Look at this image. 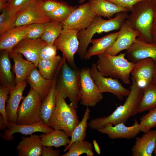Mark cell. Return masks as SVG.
<instances>
[{
    "mask_svg": "<svg viewBox=\"0 0 156 156\" xmlns=\"http://www.w3.org/2000/svg\"><path fill=\"white\" fill-rule=\"evenodd\" d=\"M130 88V92L124 104L117 107L110 115L93 119L88 123L91 129L96 130L108 124L115 125L119 123L125 124L131 117L138 113V109L143 94L142 88L134 80Z\"/></svg>",
    "mask_w": 156,
    "mask_h": 156,
    "instance_id": "cell-1",
    "label": "cell"
},
{
    "mask_svg": "<svg viewBox=\"0 0 156 156\" xmlns=\"http://www.w3.org/2000/svg\"><path fill=\"white\" fill-rule=\"evenodd\" d=\"M156 5L151 1H145L136 4L125 20L138 33L137 38L153 42L151 29L155 14Z\"/></svg>",
    "mask_w": 156,
    "mask_h": 156,
    "instance_id": "cell-2",
    "label": "cell"
},
{
    "mask_svg": "<svg viewBox=\"0 0 156 156\" xmlns=\"http://www.w3.org/2000/svg\"><path fill=\"white\" fill-rule=\"evenodd\" d=\"M128 15L127 12H120L107 20L97 16L87 28L79 31L77 34L79 45L77 53L80 59H84L87 48L95 34L119 29Z\"/></svg>",
    "mask_w": 156,
    "mask_h": 156,
    "instance_id": "cell-3",
    "label": "cell"
},
{
    "mask_svg": "<svg viewBox=\"0 0 156 156\" xmlns=\"http://www.w3.org/2000/svg\"><path fill=\"white\" fill-rule=\"evenodd\" d=\"M126 53L112 55L104 53L98 55L97 68L103 76L120 79L127 84L130 83L131 72L135 63L125 57Z\"/></svg>",
    "mask_w": 156,
    "mask_h": 156,
    "instance_id": "cell-4",
    "label": "cell"
},
{
    "mask_svg": "<svg viewBox=\"0 0 156 156\" xmlns=\"http://www.w3.org/2000/svg\"><path fill=\"white\" fill-rule=\"evenodd\" d=\"M63 57L60 76L56 81V90L65 99L68 98L70 103L77 109L80 99V70L69 66L63 55Z\"/></svg>",
    "mask_w": 156,
    "mask_h": 156,
    "instance_id": "cell-5",
    "label": "cell"
},
{
    "mask_svg": "<svg viewBox=\"0 0 156 156\" xmlns=\"http://www.w3.org/2000/svg\"><path fill=\"white\" fill-rule=\"evenodd\" d=\"M76 109L70 103L68 104L65 99L57 91L56 106L48 125L54 129L63 130L71 137L79 122Z\"/></svg>",
    "mask_w": 156,
    "mask_h": 156,
    "instance_id": "cell-6",
    "label": "cell"
},
{
    "mask_svg": "<svg viewBox=\"0 0 156 156\" xmlns=\"http://www.w3.org/2000/svg\"><path fill=\"white\" fill-rule=\"evenodd\" d=\"M42 101L39 93L31 88L27 95L23 97L19 106L16 123L30 125L40 120Z\"/></svg>",
    "mask_w": 156,
    "mask_h": 156,
    "instance_id": "cell-7",
    "label": "cell"
},
{
    "mask_svg": "<svg viewBox=\"0 0 156 156\" xmlns=\"http://www.w3.org/2000/svg\"><path fill=\"white\" fill-rule=\"evenodd\" d=\"M80 104L89 107L94 106L103 99V96L91 77L88 68L80 70Z\"/></svg>",
    "mask_w": 156,
    "mask_h": 156,
    "instance_id": "cell-8",
    "label": "cell"
},
{
    "mask_svg": "<svg viewBox=\"0 0 156 156\" xmlns=\"http://www.w3.org/2000/svg\"><path fill=\"white\" fill-rule=\"evenodd\" d=\"M79 31L68 28H63L61 33L53 44L57 50H60L62 52L66 60L73 67L75 66L74 55L79 47L77 36Z\"/></svg>",
    "mask_w": 156,
    "mask_h": 156,
    "instance_id": "cell-9",
    "label": "cell"
},
{
    "mask_svg": "<svg viewBox=\"0 0 156 156\" xmlns=\"http://www.w3.org/2000/svg\"><path fill=\"white\" fill-rule=\"evenodd\" d=\"M89 69L91 77L102 93H112L120 100L129 94L130 90L124 87L117 79L102 75L98 70L96 64H92Z\"/></svg>",
    "mask_w": 156,
    "mask_h": 156,
    "instance_id": "cell-10",
    "label": "cell"
},
{
    "mask_svg": "<svg viewBox=\"0 0 156 156\" xmlns=\"http://www.w3.org/2000/svg\"><path fill=\"white\" fill-rule=\"evenodd\" d=\"M96 16L90 2L81 4L62 23L63 27L79 31L87 28Z\"/></svg>",
    "mask_w": 156,
    "mask_h": 156,
    "instance_id": "cell-11",
    "label": "cell"
},
{
    "mask_svg": "<svg viewBox=\"0 0 156 156\" xmlns=\"http://www.w3.org/2000/svg\"><path fill=\"white\" fill-rule=\"evenodd\" d=\"M43 3V0H38L17 12L15 27L35 23H45L51 21L44 11Z\"/></svg>",
    "mask_w": 156,
    "mask_h": 156,
    "instance_id": "cell-12",
    "label": "cell"
},
{
    "mask_svg": "<svg viewBox=\"0 0 156 156\" xmlns=\"http://www.w3.org/2000/svg\"><path fill=\"white\" fill-rule=\"evenodd\" d=\"M46 44L47 43L41 38L30 39L25 38L15 45L12 50L22 54L27 60L37 67L40 60V52Z\"/></svg>",
    "mask_w": 156,
    "mask_h": 156,
    "instance_id": "cell-13",
    "label": "cell"
},
{
    "mask_svg": "<svg viewBox=\"0 0 156 156\" xmlns=\"http://www.w3.org/2000/svg\"><path fill=\"white\" fill-rule=\"evenodd\" d=\"M118 32V36L115 42L104 53L116 55L121 51L127 50L135 41L138 35V32L126 20Z\"/></svg>",
    "mask_w": 156,
    "mask_h": 156,
    "instance_id": "cell-14",
    "label": "cell"
},
{
    "mask_svg": "<svg viewBox=\"0 0 156 156\" xmlns=\"http://www.w3.org/2000/svg\"><path fill=\"white\" fill-rule=\"evenodd\" d=\"M9 123V127L5 130L2 136L3 138L8 141L13 140L14 138L13 135L16 133L30 135L36 132L48 133L54 130L41 119L36 123L30 125H18L12 122H10Z\"/></svg>",
    "mask_w": 156,
    "mask_h": 156,
    "instance_id": "cell-15",
    "label": "cell"
},
{
    "mask_svg": "<svg viewBox=\"0 0 156 156\" xmlns=\"http://www.w3.org/2000/svg\"><path fill=\"white\" fill-rule=\"evenodd\" d=\"M154 61L148 58L141 60L135 63L131 73V79L142 88L152 83Z\"/></svg>",
    "mask_w": 156,
    "mask_h": 156,
    "instance_id": "cell-16",
    "label": "cell"
},
{
    "mask_svg": "<svg viewBox=\"0 0 156 156\" xmlns=\"http://www.w3.org/2000/svg\"><path fill=\"white\" fill-rule=\"evenodd\" d=\"M128 60L134 63L143 59H156V43L148 42L137 38L126 50Z\"/></svg>",
    "mask_w": 156,
    "mask_h": 156,
    "instance_id": "cell-17",
    "label": "cell"
},
{
    "mask_svg": "<svg viewBox=\"0 0 156 156\" xmlns=\"http://www.w3.org/2000/svg\"><path fill=\"white\" fill-rule=\"evenodd\" d=\"M113 125L108 124L97 131L100 133L106 134L112 139H132L140 132L139 129V123L136 119L134 120V123L131 126H127L123 123H119L114 126Z\"/></svg>",
    "mask_w": 156,
    "mask_h": 156,
    "instance_id": "cell-18",
    "label": "cell"
},
{
    "mask_svg": "<svg viewBox=\"0 0 156 156\" xmlns=\"http://www.w3.org/2000/svg\"><path fill=\"white\" fill-rule=\"evenodd\" d=\"M156 130H150L141 137L136 138L131 149L133 156H152L156 143Z\"/></svg>",
    "mask_w": 156,
    "mask_h": 156,
    "instance_id": "cell-19",
    "label": "cell"
},
{
    "mask_svg": "<svg viewBox=\"0 0 156 156\" xmlns=\"http://www.w3.org/2000/svg\"><path fill=\"white\" fill-rule=\"evenodd\" d=\"M26 85L25 80L10 89L9 97L6 107L9 122L16 123L18 109L20 103L23 98V94Z\"/></svg>",
    "mask_w": 156,
    "mask_h": 156,
    "instance_id": "cell-20",
    "label": "cell"
},
{
    "mask_svg": "<svg viewBox=\"0 0 156 156\" xmlns=\"http://www.w3.org/2000/svg\"><path fill=\"white\" fill-rule=\"evenodd\" d=\"M31 24L15 27L0 37V50L8 51L19 42L27 37Z\"/></svg>",
    "mask_w": 156,
    "mask_h": 156,
    "instance_id": "cell-21",
    "label": "cell"
},
{
    "mask_svg": "<svg viewBox=\"0 0 156 156\" xmlns=\"http://www.w3.org/2000/svg\"><path fill=\"white\" fill-rule=\"evenodd\" d=\"M42 147L40 136L32 134L22 137L16 149L19 156H40Z\"/></svg>",
    "mask_w": 156,
    "mask_h": 156,
    "instance_id": "cell-22",
    "label": "cell"
},
{
    "mask_svg": "<svg viewBox=\"0 0 156 156\" xmlns=\"http://www.w3.org/2000/svg\"><path fill=\"white\" fill-rule=\"evenodd\" d=\"M118 32L112 33L101 38L92 39L90 43L92 45L86 51L84 59L88 60L95 55L104 53L113 44L116 40Z\"/></svg>",
    "mask_w": 156,
    "mask_h": 156,
    "instance_id": "cell-23",
    "label": "cell"
},
{
    "mask_svg": "<svg viewBox=\"0 0 156 156\" xmlns=\"http://www.w3.org/2000/svg\"><path fill=\"white\" fill-rule=\"evenodd\" d=\"M37 67L32 70L26 79L31 88L39 93L42 101L50 90L53 79L50 80L44 78Z\"/></svg>",
    "mask_w": 156,
    "mask_h": 156,
    "instance_id": "cell-24",
    "label": "cell"
},
{
    "mask_svg": "<svg viewBox=\"0 0 156 156\" xmlns=\"http://www.w3.org/2000/svg\"><path fill=\"white\" fill-rule=\"evenodd\" d=\"M10 57L14 63V71L16 84L26 80L32 70L36 67L31 62L25 60L22 54L15 53L12 50L9 51Z\"/></svg>",
    "mask_w": 156,
    "mask_h": 156,
    "instance_id": "cell-25",
    "label": "cell"
},
{
    "mask_svg": "<svg viewBox=\"0 0 156 156\" xmlns=\"http://www.w3.org/2000/svg\"><path fill=\"white\" fill-rule=\"evenodd\" d=\"M96 15L112 18L115 14L129 10L120 7L107 0H88Z\"/></svg>",
    "mask_w": 156,
    "mask_h": 156,
    "instance_id": "cell-26",
    "label": "cell"
},
{
    "mask_svg": "<svg viewBox=\"0 0 156 156\" xmlns=\"http://www.w3.org/2000/svg\"><path fill=\"white\" fill-rule=\"evenodd\" d=\"M63 58L59 55L48 60H40L37 67L42 76L46 79L53 80L59 72Z\"/></svg>",
    "mask_w": 156,
    "mask_h": 156,
    "instance_id": "cell-27",
    "label": "cell"
},
{
    "mask_svg": "<svg viewBox=\"0 0 156 156\" xmlns=\"http://www.w3.org/2000/svg\"><path fill=\"white\" fill-rule=\"evenodd\" d=\"M57 76L54 78L50 90L42 101L41 106V119L47 125L56 106Z\"/></svg>",
    "mask_w": 156,
    "mask_h": 156,
    "instance_id": "cell-28",
    "label": "cell"
},
{
    "mask_svg": "<svg viewBox=\"0 0 156 156\" xmlns=\"http://www.w3.org/2000/svg\"><path fill=\"white\" fill-rule=\"evenodd\" d=\"M40 136L42 145L45 146L66 147L70 141L69 137L64 131L57 129L49 133H43Z\"/></svg>",
    "mask_w": 156,
    "mask_h": 156,
    "instance_id": "cell-29",
    "label": "cell"
},
{
    "mask_svg": "<svg viewBox=\"0 0 156 156\" xmlns=\"http://www.w3.org/2000/svg\"><path fill=\"white\" fill-rule=\"evenodd\" d=\"M0 57V74L1 81L5 85L4 86L10 89L12 86L13 77L11 71V64L9 58V51L2 50Z\"/></svg>",
    "mask_w": 156,
    "mask_h": 156,
    "instance_id": "cell-30",
    "label": "cell"
},
{
    "mask_svg": "<svg viewBox=\"0 0 156 156\" xmlns=\"http://www.w3.org/2000/svg\"><path fill=\"white\" fill-rule=\"evenodd\" d=\"M142 91L138 113L149 110L156 107V86L152 83L142 88Z\"/></svg>",
    "mask_w": 156,
    "mask_h": 156,
    "instance_id": "cell-31",
    "label": "cell"
},
{
    "mask_svg": "<svg viewBox=\"0 0 156 156\" xmlns=\"http://www.w3.org/2000/svg\"><path fill=\"white\" fill-rule=\"evenodd\" d=\"M89 107H87L81 120L73 131L70 137V142L65 147L64 151L66 152L68 150L70 146L73 143L85 140L88 125V121L90 118V112Z\"/></svg>",
    "mask_w": 156,
    "mask_h": 156,
    "instance_id": "cell-32",
    "label": "cell"
},
{
    "mask_svg": "<svg viewBox=\"0 0 156 156\" xmlns=\"http://www.w3.org/2000/svg\"><path fill=\"white\" fill-rule=\"evenodd\" d=\"M44 24V31L41 38L47 44L53 45L61 33L63 28L62 24L51 21Z\"/></svg>",
    "mask_w": 156,
    "mask_h": 156,
    "instance_id": "cell-33",
    "label": "cell"
},
{
    "mask_svg": "<svg viewBox=\"0 0 156 156\" xmlns=\"http://www.w3.org/2000/svg\"><path fill=\"white\" fill-rule=\"evenodd\" d=\"M77 7L71 5L66 2H62L60 6L55 10L45 14L51 21L62 23Z\"/></svg>",
    "mask_w": 156,
    "mask_h": 156,
    "instance_id": "cell-34",
    "label": "cell"
},
{
    "mask_svg": "<svg viewBox=\"0 0 156 156\" xmlns=\"http://www.w3.org/2000/svg\"><path fill=\"white\" fill-rule=\"evenodd\" d=\"M93 146L89 142L83 140L75 142L69 147L68 151L62 156H79L85 153L88 156H93Z\"/></svg>",
    "mask_w": 156,
    "mask_h": 156,
    "instance_id": "cell-35",
    "label": "cell"
},
{
    "mask_svg": "<svg viewBox=\"0 0 156 156\" xmlns=\"http://www.w3.org/2000/svg\"><path fill=\"white\" fill-rule=\"evenodd\" d=\"M0 15V36L15 27L17 13L5 8Z\"/></svg>",
    "mask_w": 156,
    "mask_h": 156,
    "instance_id": "cell-36",
    "label": "cell"
},
{
    "mask_svg": "<svg viewBox=\"0 0 156 156\" xmlns=\"http://www.w3.org/2000/svg\"><path fill=\"white\" fill-rule=\"evenodd\" d=\"M149 111L140 118L139 125L140 132L146 133L156 127V107Z\"/></svg>",
    "mask_w": 156,
    "mask_h": 156,
    "instance_id": "cell-37",
    "label": "cell"
},
{
    "mask_svg": "<svg viewBox=\"0 0 156 156\" xmlns=\"http://www.w3.org/2000/svg\"><path fill=\"white\" fill-rule=\"evenodd\" d=\"M10 88L2 86L0 88V113L4 120L6 128L9 127L6 109V102L10 93Z\"/></svg>",
    "mask_w": 156,
    "mask_h": 156,
    "instance_id": "cell-38",
    "label": "cell"
},
{
    "mask_svg": "<svg viewBox=\"0 0 156 156\" xmlns=\"http://www.w3.org/2000/svg\"><path fill=\"white\" fill-rule=\"evenodd\" d=\"M38 0H9L6 7L17 13Z\"/></svg>",
    "mask_w": 156,
    "mask_h": 156,
    "instance_id": "cell-39",
    "label": "cell"
},
{
    "mask_svg": "<svg viewBox=\"0 0 156 156\" xmlns=\"http://www.w3.org/2000/svg\"><path fill=\"white\" fill-rule=\"evenodd\" d=\"M44 29V23H35L31 24V28L26 38L30 39L41 38Z\"/></svg>",
    "mask_w": 156,
    "mask_h": 156,
    "instance_id": "cell-40",
    "label": "cell"
},
{
    "mask_svg": "<svg viewBox=\"0 0 156 156\" xmlns=\"http://www.w3.org/2000/svg\"><path fill=\"white\" fill-rule=\"evenodd\" d=\"M57 49L53 45L46 44L41 50L40 54V60L52 59L56 55Z\"/></svg>",
    "mask_w": 156,
    "mask_h": 156,
    "instance_id": "cell-41",
    "label": "cell"
},
{
    "mask_svg": "<svg viewBox=\"0 0 156 156\" xmlns=\"http://www.w3.org/2000/svg\"><path fill=\"white\" fill-rule=\"evenodd\" d=\"M120 7L127 9L131 11L134 5L143 1L152 0H107Z\"/></svg>",
    "mask_w": 156,
    "mask_h": 156,
    "instance_id": "cell-42",
    "label": "cell"
},
{
    "mask_svg": "<svg viewBox=\"0 0 156 156\" xmlns=\"http://www.w3.org/2000/svg\"><path fill=\"white\" fill-rule=\"evenodd\" d=\"M61 1L55 0H43V8L45 13L52 12L60 5Z\"/></svg>",
    "mask_w": 156,
    "mask_h": 156,
    "instance_id": "cell-43",
    "label": "cell"
},
{
    "mask_svg": "<svg viewBox=\"0 0 156 156\" xmlns=\"http://www.w3.org/2000/svg\"><path fill=\"white\" fill-rule=\"evenodd\" d=\"M52 147L43 146L42 156H58L60 154V151L54 150Z\"/></svg>",
    "mask_w": 156,
    "mask_h": 156,
    "instance_id": "cell-44",
    "label": "cell"
},
{
    "mask_svg": "<svg viewBox=\"0 0 156 156\" xmlns=\"http://www.w3.org/2000/svg\"><path fill=\"white\" fill-rule=\"evenodd\" d=\"M151 35L153 42L156 43V13L152 26Z\"/></svg>",
    "mask_w": 156,
    "mask_h": 156,
    "instance_id": "cell-45",
    "label": "cell"
},
{
    "mask_svg": "<svg viewBox=\"0 0 156 156\" xmlns=\"http://www.w3.org/2000/svg\"><path fill=\"white\" fill-rule=\"evenodd\" d=\"M93 143L95 151L98 154H100L101 152L99 146L96 141L95 140H93Z\"/></svg>",
    "mask_w": 156,
    "mask_h": 156,
    "instance_id": "cell-46",
    "label": "cell"
},
{
    "mask_svg": "<svg viewBox=\"0 0 156 156\" xmlns=\"http://www.w3.org/2000/svg\"><path fill=\"white\" fill-rule=\"evenodd\" d=\"M154 61V67L152 83L156 86V59Z\"/></svg>",
    "mask_w": 156,
    "mask_h": 156,
    "instance_id": "cell-47",
    "label": "cell"
},
{
    "mask_svg": "<svg viewBox=\"0 0 156 156\" xmlns=\"http://www.w3.org/2000/svg\"><path fill=\"white\" fill-rule=\"evenodd\" d=\"M9 0H0V11L1 12L6 7Z\"/></svg>",
    "mask_w": 156,
    "mask_h": 156,
    "instance_id": "cell-48",
    "label": "cell"
},
{
    "mask_svg": "<svg viewBox=\"0 0 156 156\" xmlns=\"http://www.w3.org/2000/svg\"><path fill=\"white\" fill-rule=\"evenodd\" d=\"M6 128L3 118L0 114V129L1 130H3Z\"/></svg>",
    "mask_w": 156,
    "mask_h": 156,
    "instance_id": "cell-49",
    "label": "cell"
},
{
    "mask_svg": "<svg viewBox=\"0 0 156 156\" xmlns=\"http://www.w3.org/2000/svg\"><path fill=\"white\" fill-rule=\"evenodd\" d=\"M87 0H79V3L80 4H82Z\"/></svg>",
    "mask_w": 156,
    "mask_h": 156,
    "instance_id": "cell-50",
    "label": "cell"
},
{
    "mask_svg": "<svg viewBox=\"0 0 156 156\" xmlns=\"http://www.w3.org/2000/svg\"><path fill=\"white\" fill-rule=\"evenodd\" d=\"M154 155L155 156H156V140L155 143V149L153 152Z\"/></svg>",
    "mask_w": 156,
    "mask_h": 156,
    "instance_id": "cell-51",
    "label": "cell"
},
{
    "mask_svg": "<svg viewBox=\"0 0 156 156\" xmlns=\"http://www.w3.org/2000/svg\"><path fill=\"white\" fill-rule=\"evenodd\" d=\"M151 1L156 5V0H152Z\"/></svg>",
    "mask_w": 156,
    "mask_h": 156,
    "instance_id": "cell-52",
    "label": "cell"
}]
</instances>
